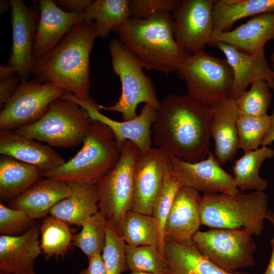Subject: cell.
I'll list each match as a JSON object with an SVG mask.
<instances>
[{"label": "cell", "instance_id": "cell-4", "mask_svg": "<svg viewBox=\"0 0 274 274\" xmlns=\"http://www.w3.org/2000/svg\"><path fill=\"white\" fill-rule=\"evenodd\" d=\"M80 150L71 159L44 177L68 182L96 184L117 163L121 154L112 130L106 124L92 121Z\"/></svg>", "mask_w": 274, "mask_h": 274}, {"label": "cell", "instance_id": "cell-9", "mask_svg": "<svg viewBox=\"0 0 274 274\" xmlns=\"http://www.w3.org/2000/svg\"><path fill=\"white\" fill-rule=\"evenodd\" d=\"M141 154L134 143L125 141L117 163L96 184L99 198V211L107 219L114 221L119 235L123 220L131 210L134 170Z\"/></svg>", "mask_w": 274, "mask_h": 274}, {"label": "cell", "instance_id": "cell-5", "mask_svg": "<svg viewBox=\"0 0 274 274\" xmlns=\"http://www.w3.org/2000/svg\"><path fill=\"white\" fill-rule=\"evenodd\" d=\"M268 196L264 191L236 195L203 194L201 196V224L212 228L243 229L259 236L264 229L268 212Z\"/></svg>", "mask_w": 274, "mask_h": 274}, {"label": "cell", "instance_id": "cell-22", "mask_svg": "<svg viewBox=\"0 0 274 274\" xmlns=\"http://www.w3.org/2000/svg\"><path fill=\"white\" fill-rule=\"evenodd\" d=\"M271 40H274V13H264L231 31H213L210 43H222L252 53Z\"/></svg>", "mask_w": 274, "mask_h": 274}, {"label": "cell", "instance_id": "cell-52", "mask_svg": "<svg viewBox=\"0 0 274 274\" xmlns=\"http://www.w3.org/2000/svg\"><path fill=\"white\" fill-rule=\"evenodd\" d=\"M0 274H12V273H7L4 271H0Z\"/></svg>", "mask_w": 274, "mask_h": 274}, {"label": "cell", "instance_id": "cell-26", "mask_svg": "<svg viewBox=\"0 0 274 274\" xmlns=\"http://www.w3.org/2000/svg\"><path fill=\"white\" fill-rule=\"evenodd\" d=\"M163 252L167 274H248L227 272L206 258L195 243L178 244L164 239Z\"/></svg>", "mask_w": 274, "mask_h": 274}, {"label": "cell", "instance_id": "cell-10", "mask_svg": "<svg viewBox=\"0 0 274 274\" xmlns=\"http://www.w3.org/2000/svg\"><path fill=\"white\" fill-rule=\"evenodd\" d=\"M199 252L223 270L234 272L256 264L252 235L243 229L198 231L193 238Z\"/></svg>", "mask_w": 274, "mask_h": 274}, {"label": "cell", "instance_id": "cell-24", "mask_svg": "<svg viewBox=\"0 0 274 274\" xmlns=\"http://www.w3.org/2000/svg\"><path fill=\"white\" fill-rule=\"evenodd\" d=\"M212 108L211 135L215 144L214 155L222 165L232 161L238 150L236 123L239 115L235 100L231 98Z\"/></svg>", "mask_w": 274, "mask_h": 274}, {"label": "cell", "instance_id": "cell-46", "mask_svg": "<svg viewBox=\"0 0 274 274\" xmlns=\"http://www.w3.org/2000/svg\"><path fill=\"white\" fill-rule=\"evenodd\" d=\"M272 251L269 263L263 274H274V237L271 240Z\"/></svg>", "mask_w": 274, "mask_h": 274}, {"label": "cell", "instance_id": "cell-12", "mask_svg": "<svg viewBox=\"0 0 274 274\" xmlns=\"http://www.w3.org/2000/svg\"><path fill=\"white\" fill-rule=\"evenodd\" d=\"M214 3L213 0L178 1L172 12L175 40L187 54L203 51L210 43Z\"/></svg>", "mask_w": 274, "mask_h": 274}, {"label": "cell", "instance_id": "cell-13", "mask_svg": "<svg viewBox=\"0 0 274 274\" xmlns=\"http://www.w3.org/2000/svg\"><path fill=\"white\" fill-rule=\"evenodd\" d=\"M13 42L7 65L13 67L21 80H28L34 63L32 51L40 9L37 1L27 6L22 0H10Z\"/></svg>", "mask_w": 274, "mask_h": 274}, {"label": "cell", "instance_id": "cell-34", "mask_svg": "<svg viewBox=\"0 0 274 274\" xmlns=\"http://www.w3.org/2000/svg\"><path fill=\"white\" fill-rule=\"evenodd\" d=\"M125 253L127 267L130 272L167 274L166 260L158 247H132L126 244Z\"/></svg>", "mask_w": 274, "mask_h": 274}, {"label": "cell", "instance_id": "cell-51", "mask_svg": "<svg viewBox=\"0 0 274 274\" xmlns=\"http://www.w3.org/2000/svg\"><path fill=\"white\" fill-rule=\"evenodd\" d=\"M129 274H153V273L145 272L134 271V272H130Z\"/></svg>", "mask_w": 274, "mask_h": 274}, {"label": "cell", "instance_id": "cell-47", "mask_svg": "<svg viewBox=\"0 0 274 274\" xmlns=\"http://www.w3.org/2000/svg\"><path fill=\"white\" fill-rule=\"evenodd\" d=\"M11 8V4L10 1L1 0L0 1V13L3 14L8 11L9 8Z\"/></svg>", "mask_w": 274, "mask_h": 274}, {"label": "cell", "instance_id": "cell-27", "mask_svg": "<svg viewBox=\"0 0 274 274\" xmlns=\"http://www.w3.org/2000/svg\"><path fill=\"white\" fill-rule=\"evenodd\" d=\"M44 172L38 167L1 155L0 199L10 201L43 179Z\"/></svg>", "mask_w": 274, "mask_h": 274}, {"label": "cell", "instance_id": "cell-21", "mask_svg": "<svg viewBox=\"0 0 274 274\" xmlns=\"http://www.w3.org/2000/svg\"><path fill=\"white\" fill-rule=\"evenodd\" d=\"M40 226L35 224L24 233L17 236H0V271L17 274L33 269L42 252L39 240Z\"/></svg>", "mask_w": 274, "mask_h": 274}, {"label": "cell", "instance_id": "cell-7", "mask_svg": "<svg viewBox=\"0 0 274 274\" xmlns=\"http://www.w3.org/2000/svg\"><path fill=\"white\" fill-rule=\"evenodd\" d=\"M108 49L113 72L119 77L121 83L122 92L114 105L104 106L98 104L99 110L119 112L123 121H126L138 116L136 110L141 102L159 109L161 101L152 79L145 74L139 59L119 39L112 40Z\"/></svg>", "mask_w": 274, "mask_h": 274}, {"label": "cell", "instance_id": "cell-37", "mask_svg": "<svg viewBox=\"0 0 274 274\" xmlns=\"http://www.w3.org/2000/svg\"><path fill=\"white\" fill-rule=\"evenodd\" d=\"M106 242L101 254L106 274H122L127 270L125 245L112 219H107Z\"/></svg>", "mask_w": 274, "mask_h": 274}, {"label": "cell", "instance_id": "cell-45", "mask_svg": "<svg viewBox=\"0 0 274 274\" xmlns=\"http://www.w3.org/2000/svg\"><path fill=\"white\" fill-rule=\"evenodd\" d=\"M18 75L17 72L11 66H1L0 81H3L12 78Z\"/></svg>", "mask_w": 274, "mask_h": 274}, {"label": "cell", "instance_id": "cell-39", "mask_svg": "<svg viewBox=\"0 0 274 274\" xmlns=\"http://www.w3.org/2000/svg\"><path fill=\"white\" fill-rule=\"evenodd\" d=\"M23 211L0 203V233L1 235L17 236L24 233L35 223Z\"/></svg>", "mask_w": 274, "mask_h": 274}, {"label": "cell", "instance_id": "cell-48", "mask_svg": "<svg viewBox=\"0 0 274 274\" xmlns=\"http://www.w3.org/2000/svg\"><path fill=\"white\" fill-rule=\"evenodd\" d=\"M266 219L269 221L274 225V213L268 210L266 216Z\"/></svg>", "mask_w": 274, "mask_h": 274}, {"label": "cell", "instance_id": "cell-40", "mask_svg": "<svg viewBox=\"0 0 274 274\" xmlns=\"http://www.w3.org/2000/svg\"><path fill=\"white\" fill-rule=\"evenodd\" d=\"M178 2V0H130L131 18L145 19L159 11L172 12Z\"/></svg>", "mask_w": 274, "mask_h": 274}, {"label": "cell", "instance_id": "cell-49", "mask_svg": "<svg viewBox=\"0 0 274 274\" xmlns=\"http://www.w3.org/2000/svg\"><path fill=\"white\" fill-rule=\"evenodd\" d=\"M17 274H37L33 269L26 270L21 271Z\"/></svg>", "mask_w": 274, "mask_h": 274}, {"label": "cell", "instance_id": "cell-43", "mask_svg": "<svg viewBox=\"0 0 274 274\" xmlns=\"http://www.w3.org/2000/svg\"><path fill=\"white\" fill-rule=\"evenodd\" d=\"M88 259V266L81 270L80 274H106L101 255L97 254Z\"/></svg>", "mask_w": 274, "mask_h": 274}, {"label": "cell", "instance_id": "cell-6", "mask_svg": "<svg viewBox=\"0 0 274 274\" xmlns=\"http://www.w3.org/2000/svg\"><path fill=\"white\" fill-rule=\"evenodd\" d=\"M91 121L87 112L78 104L60 97L52 102L38 120L13 131L52 147L68 149L83 143Z\"/></svg>", "mask_w": 274, "mask_h": 274}, {"label": "cell", "instance_id": "cell-1", "mask_svg": "<svg viewBox=\"0 0 274 274\" xmlns=\"http://www.w3.org/2000/svg\"><path fill=\"white\" fill-rule=\"evenodd\" d=\"M212 108L187 95L172 93L161 101L152 125L157 148L181 160L195 162L210 152Z\"/></svg>", "mask_w": 274, "mask_h": 274}, {"label": "cell", "instance_id": "cell-41", "mask_svg": "<svg viewBox=\"0 0 274 274\" xmlns=\"http://www.w3.org/2000/svg\"><path fill=\"white\" fill-rule=\"evenodd\" d=\"M21 81L18 75L9 79L0 82L1 107L13 96Z\"/></svg>", "mask_w": 274, "mask_h": 274}, {"label": "cell", "instance_id": "cell-30", "mask_svg": "<svg viewBox=\"0 0 274 274\" xmlns=\"http://www.w3.org/2000/svg\"><path fill=\"white\" fill-rule=\"evenodd\" d=\"M273 157L274 150L268 146H262L244 152L241 157L235 160L232 167L233 177L238 189L240 191H264L268 186V182L260 176L259 169L266 160Z\"/></svg>", "mask_w": 274, "mask_h": 274}, {"label": "cell", "instance_id": "cell-8", "mask_svg": "<svg viewBox=\"0 0 274 274\" xmlns=\"http://www.w3.org/2000/svg\"><path fill=\"white\" fill-rule=\"evenodd\" d=\"M186 84L187 95L210 108L230 98L233 74L227 60L204 51L189 55L176 72Z\"/></svg>", "mask_w": 274, "mask_h": 274}, {"label": "cell", "instance_id": "cell-29", "mask_svg": "<svg viewBox=\"0 0 274 274\" xmlns=\"http://www.w3.org/2000/svg\"><path fill=\"white\" fill-rule=\"evenodd\" d=\"M130 0H95L84 11L86 21H93L97 38L108 37L115 27L131 17Z\"/></svg>", "mask_w": 274, "mask_h": 274}, {"label": "cell", "instance_id": "cell-38", "mask_svg": "<svg viewBox=\"0 0 274 274\" xmlns=\"http://www.w3.org/2000/svg\"><path fill=\"white\" fill-rule=\"evenodd\" d=\"M238 149L244 152L258 149L270 124V116H239L237 120Z\"/></svg>", "mask_w": 274, "mask_h": 274}, {"label": "cell", "instance_id": "cell-3", "mask_svg": "<svg viewBox=\"0 0 274 274\" xmlns=\"http://www.w3.org/2000/svg\"><path fill=\"white\" fill-rule=\"evenodd\" d=\"M119 41L140 61L143 68L166 75L175 72L189 56L176 42L171 11H158L145 19L130 18L114 28Z\"/></svg>", "mask_w": 274, "mask_h": 274}, {"label": "cell", "instance_id": "cell-32", "mask_svg": "<svg viewBox=\"0 0 274 274\" xmlns=\"http://www.w3.org/2000/svg\"><path fill=\"white\" fill-rule=\"evenodd\" d=\"M40 230V247L46 257L63 255L73 242L68 224L52 216L44 217Z\"/></svg>", "mask_w": 274, "mask_h": 274}, {"label": "cell", "instance_id": "cell-35", "mask_svg": "<svg viewBox=\"0 0 274 274\" xmlns=\"http://www.w3.org/2000/svg\"><path fill=\"white\" fill-rule=\"evenodd\" d=\"M182 186L180 178L171 169L166 174L152 207L151 215L157 223L159 233V251L164 258L163 252L164 225L175 195Z\"/></svg>", "mask_w": 274, "mask_h": 274}, {"label": "cell", "instance_id": "cell-23", "mask_svg": "<svg viewBox=\"0 0 274 274\" xmlns=\"http://www.w3.org/2000/svg\"><path fill=\"white\" fill-rule=\"evenodd\" d=\"M70 194L67 182L46 178L9 201L8 207L23 211L35 220L46 217L56 203Z\"/></svg>", "mask_w": 274, "mask_h": 274}, {"label": "cell", "instance_id": "cell-28", "mask_svg": "<svg viewBox=\"0 0 274 274\" xmlns=\"http://www.w3.org/2000/svg\"><path fill=\"white\" fill-rule=\"evenodd\" d=\"M264 13H274V0L214 1L213 31H225L241 19Z\"/></svg>", "mask_w": 274, "mask_h": 274}, {"label": "cell", "instance_id": "cell-33", "mask_svg": "<svg viewBox=\"0 0 274 274\" xmlns=\"http://www.w3.org/2000/svg\"><path fill=\"white\" fill-rule=\"evenodd\" d=\"M108 220L98 211L88 218L81 226V231L73 236V245L80 249L88 259L101 255L106 242Z\"/></svg>", "mask_w": 274, "mask_h": 274}, {"label": "cell", "instance_id": "cell-16", "mask_svg": "<svg viewBox=\"0 0 274 274\" xmlns=\"http://www.w3.org/2000/svg\"><path fill=\"white\" fill-rule=\"evenodd\" d=\"M171 169L170 156L159 148L141 154L134 170L131 211L151 215L154 200Z\"/></svg>", "mask_w": 274, "mask_h": 274}, {"label": "cell", "instance_id": "cell-15", "mask_svg": "<svg viewBox=\"0 0 274 274\" xmlns=\"http://www.w3.org/2000/svg\"><path fill=\"white\" fill-rule=\"evenodd\" d=\"M172 170L180 178L182 186L194 189L203 194L241 193L233 176L226 172L214 154L209 152L202 160L189 162L170 156Z\"/></svg>", "mask_w": 274, "mask_h": 274}, {"label": "cell", "instance_id": "cell-19", "mask_svg": "<svg viewBox=\"0 0 274 274\" xmlns=\"http://www.w3.org/2000/svg\"><path fill=\"white\" fill-rule=\"evenodd\" d=\"M37 2L40 14L32 51L34 61L54 48L73 26L84 21V11L66 13L53 0Z\"/></svg>", "mask_w": 274, "mask_h": 274}, {"label": "cell", "instance_id": "cell-42", "mask_svg": "<svg viewBox=\"0 0 274 274\" xmlns=\"http://www.w3.org/2000/svg\"><path fill=\"white\" fill-rule=\"evenodd\" d=\"M54 1L61 10L70 13L84 11L93 2L92 0H55Z\"/></svg>", "mask_w": 274, "mask_h": 274}, {"label": "cell", "instance_id": "cell-20", "mask_svg": "<svg viewBox=\"0 0 274 274\" xmlns=\"http://www.w3.org/2000/svg\"><path fill=\"white\" fill-rule=\"evenodd\" d=\"M0 154L35 165L43 172L55 169L65 162L49 145H43L13 131H1Z\"/></svg>", "mask_w": 274, "mask_h": 274}, {"label": "cell", "instance_id": "cell-50", "mask_svg": "<svg viewBox=\"0 0 274 274\" xmlns=\"http://www.w3.org/2000/svg\"><path fill=\"white\" fill-rule=\"evenodd\" d=\"M271 64H272V70L274 71V50H273V52L272 53L271 58Z\"/></svg>", "mask_w": 274, "mask_h": 274}, {"label": "cell", "instance_id": "cell-31", "mask_svg": "<svg viewBox=\"0 0 274 274\" xmlns=\"http://www.w3.org/2000/svg\"><path fill=\"white\" fill-rule=\"evenodd\" d=\"M120 235L130 246H152L159 250V230L152 215L129 211L123 220Z\"/></svg>", "mask_w": 274, "mask_h": 274}, {"label": "cell", "instance_id": "cell-18", "mask_svg": "<svg viewBox=\"0 0 274 274\" xmlns=\"http://www.w3.org/2000/svg\"><path fill=\"white\" fill-rule=\"evenodd\" d=\"M213 44L223 53L232 72L231 98L235 100L239 97L256 80L265 81L271 89L274 88V71L266 61L264 47L247 53L224 43Z\"/></svg>", "mask_w": 274, "mask_h": 274}, {"label": "cell", "instance_id": "cell-25", "mask_svg": "<svg viewBox=\"0 0 274 274\" xmlns=\"http://www.w3.org/2000/svg\"><path fill=\"white\" fill-rule=\"evenodd\" d=\"M71 194L59 201L49 214L68 224L82 226L85 221L99 211V195L95 184L79 181L67 182Z\"/></svg>", "mask_w": 274, "mask_h": 274}, {"label": "cell", "instance_id": "cell-17", "mask_svg": "<svg viewBox=\"0 0 274 274\" xmlns=\"http://www.w3.org/2000/svg\"><path fill=\"white\" fill-rule=\"evenodd\" d=\"M201 196L194 189L182 186L177 191L166 218L163 237L178 244L193 241L201 224Z\"/></svg>", "mask_w": 274, "mask_h": 274}, {"label": "cell", "instance_id": "cell-2", "mask_svg": "<svg viewBox=\"0 0 274 274\" xmlns=\"http://www.w3.org/2000/svg\"><path fill=\"white\" fill-rule=\"evenodd\" d=\"M97 38L93 21L75 25L54 48L34 61L31 75L81 100H90L89 58Z\"/></svg>", "mask_w": 274, "mask_h": 274}, {"label": "cell", "instance_id": "cell-14", "mask_svg": "<svg viewBox=\"0 0 274 274\" xmlns=\"http://www.w3.org/2000/svg\"><path fill=\"white\" fill-rule=\"evenodd\" d=\"M62 97L74 101L85 110L91 121H97L107 125L113 131L120 148L126 141L134 143L141 154L146 153L152 148L151 127L157 112V109L153 106L145 104L140 114L133 119L118 121L102 114L99 112L98 104L92 99L82 101L68 92H65Z\"/></svg>", "mask_w": 274, "mask_h": 274}, {"label": "cell", "instance_id": "cell-11", "mask_svg": "<svg viewBox=\"0 0 274 274\" xmlns=\"http://www.w3.org/2000/svg\"><path fill=\"white\" fill-rule=\"evenodd\" d=\"M65 91L34 78L21 80L13 96L0 112L1 131H13L41 118L52 102Z\"/></svg>", "mask_w": 274, "mask_h": 274}, {"label": "cell", "instance_id": "cell-36", "mask_svg": "<svg viewBox=\"0 0 274 274\" xmlns=\"http://www.w3.org/2000/svg\"><path fill=\"white\" fill-rule=\"evenodd\" d=\"M251 85L249 90L235 99L239 116L267 115L272 98L270 86L264 80L255 81Z\"/></svg>", "mask_w": 274, "mask_h": 274}, {"label": "cell", "instance_id": "cell-44", "mask_svg": "<svg viewBox=\"0 0 274 274\" xmlns=\"http://www.w3.org/2000/svg\"><path fill=\"white\" fill-rule=\"evenodd\" d=\"M270 116L268 129L262 141L261 146H268L274 142V110Z\"/></svg>", "mask_w": 274, "mask_h": 274}]
</instances>
